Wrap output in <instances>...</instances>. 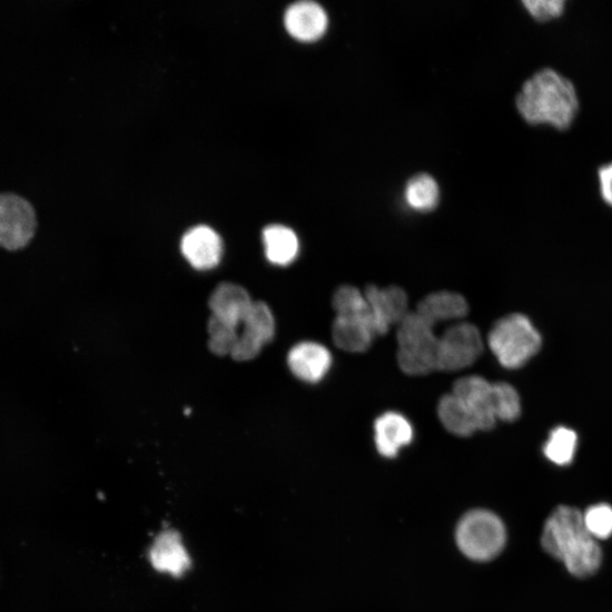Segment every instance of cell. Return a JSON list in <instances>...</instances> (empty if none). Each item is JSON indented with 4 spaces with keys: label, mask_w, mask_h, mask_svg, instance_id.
Segmentation results:
<instances>
[{
    "label": "cell",
    "mask_w": 612,
    "mask_h": 612,
    "mask_svg": "<svg viewBox=\"0 0 612 612\" xmlns=\"http://www.w3.org/2000/svg\"><path fill=\"white\" fill-rule=\"evenodd\" d=\"M516 107L530 126L567 130L580 106L574 85L560 72L543 69L523 85Z\"/></svg>",
    "instance_id": "1"
},
{
    "label": "cell",
    "mask_w": 612,
    "mask_h": 612,
    "mask_svg": "<svg viewBox=\"0 0 612 612\" xmlns=\"http://www.w3.org/2000/svg\"><path fill=\"white\" fill-rule=\"evenodd\" d=\"M397 362L401 371L413 377L438 371L440 338L435 326L416 313H409L398 325Z\"/></svg>",
    "instance_id": "2"
},
{
    "label": "cell",
    "mask_w": 612,
    "mask_h": 612,
    "mask_svg": "<svg viewBox=\"0 0 612 612\" xmlns=\"http://www.w3.org/2000/svg\"><path fill=\"white\" fill-rule=\"evenodd\" d=\"M487 345L506 369L516 371L540 351L542 339L527 317L514 314L495 324Z\"/></svg>",
    "instance_id": "3"
},
{
    "label": "cell",
    "mask_w": 612,
    "mask_h": 612,
    "mask_svg": "<svg viewBox=\"0 0 612 612\" xmlns=\"http://www.w3.org/2000/svg\"><path fill=\"white\" fill-rule=\"evenodd\" d=\"M507 533L502 520L492 512L467 513L458 523L456 542L462 553L474 562L496 559L506 544Z\"/></svg>",
    "instance_id": "4"
},
{
    "label": "cell",
    "mask_w": 612,
    "mask_h": 612,
    "mask_svg": "<svg viewBox=\"0 0 612 612\" xmlns=\"http://www.w3.org/2000/svg\"><path fill=\"white\" fill-rule=\"evenodd\" d=\"M592 537L585 527L583 514L563 506L546 520L541 543L547 555L564 562Z\"/></svg>",
    "instance_id": "5"
},
{
    "label": "cell",
    "mask_w": 612,
    "mask_h": 612,
    "mask_svg": "<svg viewBox=\"0 0 612 612\" xmlns=\"http://www.w3.org/2000/svg\"><path fill=\"white\" fill-rule=\"evenodd\" d=\"M483 352V339L476 326L461 323L440 338L438 371L455 373L473 365Z\"/></svg>",
    "instance_id": "6"
},
{
    "label": "cell",
    "mask_w": 612,
    "mask_h": 612,
    "mask_svg": "<svg viewBox=\"0 0 612 612\" xmlns=\"http://www.w3.org/2000/svg\"><path fill=\"white\" fill-rule=\"evenodd\" d=\"M37 217L33 207L16 195H0V247L18 251L34 236Z\"/></svg>",
    "instance_id": "7"
},
{
    "label": "cell",
    "mask_w": 612,
    "mask_h": 612,
    "mask_svg": "<svg viewBox=\"0 0 612 612\" xmlns=\"http://www.w3.org/2000/svg\"><path fill=\"white\" fill-rule=\"evenodd\" d=\"M275 334L276 323L269 306L264 302H254L247 318L241 324L231 357L239 362L256 358L263 347L274 339Z\"/></svg>",
    "instance_id": "8"
},
{
    "label": "cell",
    "mask_w": 612,
    "mask_h": 612,
    "mask_svg": "<svg viewBox=\"0 0 612 612\" xmlns=\"http://www.w3.org/2000/svg\"><path fill=\"white\" fill-rule=\"evenodd\" d=\"M468 409L477 432H488L497 423L494 403V384L482 377L470 376L458 379L453 393Z\"/></svg>",
    "instance_id": "9"
},
{
    "label": "cell",
    "mask_w": 612,
    "mask_h": 612,
    "mask_svg": "<svg viewBox=\"0 0 612 612\" xmlns=\"http://www.w3.org/2000/svg\"><path fill=\"white\" fill-rule=\"evenodd\" d=\"M369 304L377 336L386 335L394 325H399L408 313V297L397 286L381 288L372 285L364 292Z\"/></svg>",
    "instance_id": "10"
},
{
    "label": "cell",
    "mask_w": 612,
    "mask_h": 612,
    "mask_svg": "<svg viewBox=\"0 0 612 612\" xmlns=\"http://www.w3.org/2000/svg\"><path fill=\"white\" fill-rule=\"evenodd\" d=\"M287 364L292 374L299 381L318 384L325 379L333 365L329 349L315 342H303L288 353Z\"/></svg>",
    "instance_id": "11"
},
{
    "label": "cell",
    "mask_w": 612,
    "mask_h": 612,
    "mask_svg": "<svg viewBox=\"0 0 612 612\" xmlns=\"http://www.w3.org/2000/svg\"><path fill=\"white\" fill-rule=\"evenodd\" d=\"M180 250L195 269L210 270L221 260L223 240L216 230L201 225L182 236Z\"/></svg>",
    "instance_id": "12"
},
{
    "label": "cell",
    "mask_w": 612,
    "mask_h": 612,
    "mask_svg": "<svg viewBox=\"0 0 612 612\" xmlns=\"http://www.w3.org/2000/svg\"><path fill=\"white\" fill-rule=\"evenodd\" d=\"M284 22L287 32L300 42L319 40L328 28L325 10L308 0L290 6L286 10Z\"/></svg>",
    "instance_id": "13"
},
{
    "label": "cell",
    "mask_w": 612,
    "mask_h": 612,
    "mask_svg": "<svg viewBox=\"0 0 612 612\" xmlns=\"http://www.w3.org/2000/svg\"><path fill=\"white\" fill-rule=\"evenodd\" d=\"M253 304L247 289L229 283L219 285L209 300L213 317L237 329H240Z\"/></svg>",
    "instance_id": "14"
},
{
    "label": "cell",
    "mask_w": 612,
    "mask_h": 612,
    "mask_svg": "<svg viewBox=\"0 0 612 612\" xmlns=\"http://www.w3.org/2000/svg\"><path fill=\"white\" fill-rule=\"evenodd\" d=\"M150 562L155 570L180 578L191 567V559L184 546L179 533L167 530L160 533L151 549Z\"/></svg>",
    "instance_id": "15"
},
{
    "label": "cell",
    "mask_w": 612,
    "mask_h": 612,
    "mask_svg": "<svg viewBox=\"0 0 612 612\" xmlns=\"http://www.w3.org/2000/svg\"><path fill=\"white\" fill-rule=\"evenodd\" d=\"M414 438L411 422L397 412H387L375 422V443L379 454L395 458Z\"/></svg>",
    "instance_id": "16"
},
{
    "label": "cell",
    "mask_w": 612,
    "mask_h": 612,
    "mask_svg": "<svg viewBox=\"0 0 612 612\" xmlns=\"http://www.w3.org/2000/svg\"><path fill=\"white\" fill-rule=\"evenodd\" d=\"M416 314L436 327L438 323L461 320L468 314V304L458 293L442 290L425 296Z\"/></svg>",
    "instance_id": "17"
},
{
    "label": "cell",
    "mask_w": 612,
    "mask_h": 612,
    "mask_svg": "<svg viewBox=\"0 0 612 612\" xmlns=\"http://www.w3.org/2000/svg\"><path fill=\"white\" fill-rule=\"evenodd\" d=\"M332 334L338 348L355 354L367 351L377 336L371 319L337 316L333 324Z\"/></svg>",
    "instance_id": "18"
},
{
    "label": "cell",
    "mask_w": 612,
    "mask_h": 612,
    "mask_svg": "<svg viewBox=\"0 0 612 612\" xmlns=\"http://www.w3.org/2000/svg\"><path fill=\"white\" fill-rule=\"evenodd\" d=\"M263 239L267 259L273 265L285 267L297 258L299 243L293 229L282 225H272L265 228Z\"/></svg>",
    "instance_id": "19"
},
{
    "label": "cell",
    "mask_w": 612,
    "mask_h": 612,
    "mask_svg": "<svg viewBox=\"0 0 612 612\" xmlns=\"http://www.w3.org/2000/svg\"><path fill=\"white\" fill-rule=\"evenodd\" d=\"M438 416L446 431L454 436L471 437L477 432L473 416L454 394L441 398Z\"/></svg>",
    "instance_id": "20"
},
{
    "label": "cell",
    "mask_w": 612,
    "mask_h": 612,
    "mask_svg": "<svg viewBox=\"0 0 612 612\" xmlns=\"http://www.w3.org/2000/svg\"><path fill=\"white\" fill-rule=\"evenodd\" d=\"M405 199L417 211L434 210L440 203V187L434 177L421 174L413 177L405 189Z\"/></svg>",
    "instance_id": "21"
},
{
    "label": "cell",
    "mask_w": 612,
    "mask_h": 612,
    "mask_svg": "<svg viewBox=\"0 0 612 612\" xmlns=\"http://www.w3.org/2000/svg\"><path fill=\"white\" fill-rule=\"evenodd\" d=\"M576 448V433L566 426H559L551 432L543 453L549 461L564 466L573 462Z\"/></svg>",
    "instance_id": "22"
},
{
    "label": "cell",
    "mask_w": 612,
    "mask_h": 612,
    "mask_svg": "<svg viewBox=\"0 0 612 612\" xmlns=\"http://www.w3.org/2000/svg\"><path fill=\"white\" fill-rule=\"evenodd\" d=\"M333 308L337 317H358L373 322L369 304H367L364 293L353 286L345 285L335 292Z\"/></svg>",
    "instance_id": "23"
},
{
    "label": "cell",
    "mask_w": 612,
    "mask_h": 612,
    "mask_svg": "<svg viewBox=\"0 0 612 612\" xmlns=\"http://www.w3.org/2000/svg\"><path fill=\"white\" fill-rule=\"evenodd\" d=\"M494 403L497 419L514 422L521 415V398L516 389L507 383L494 384Z\"/></svg>",
    "instance_id": "24"
},
{
    "label": "cell",
    "mask_w": 612,
    "mask_h": 612,
    "mask_svg": "<svg viewBox=\"0 0 612 612\" xmlns=\"http://www.w3.org/2000/svg\"><path fill=\"white\" fill-rule=\"evenodd\" d=\"M209 348L218 356L230 355L239 336V329L213 317L208 323Z\"/></svg>",
    "instance_id": "25"
},
{
    "label": "cell",
    "mask_w": 612,
    "mask_h": 612,
    "mask_svg": "<svg viewBox=\"0 0 612 612\" xmlns=\"http://www.w3.org/2000/svg\"><path fill=\"white\" fill-rule=\"evenodd\" d=\"M584 524L595 540L612 535V509L605 504L590 507L584 514Z\"/></svg>",
    "instance_id": "26"
},
{
    "label": "cell",
    "mask_w": 612,
    "mask_h": 612,
    "mask_svg": "<svg viewBox=\"0 0 612 612\" xmlns=\"http://www.w3.org/2000/svg\"><path fill=\"white\" fill-rule=\"evenodd\" d=\"M524 8L539 22L559 19L565 11L564 0H525Z\"/></svg>",
    "instance_id": "27"
},
{
    "label": "cell",
    "mask_w": 612,
    "mask_h": 612,
    "mask_svg": "<svg viewBox=\"0 0 612 612\" xmlns=\"http://www.w3.org/2000/svg\"><path fill=\"white\" fill-rule=\"evenodd\" d=\"M598 177L601 197L612 208V162L601 166Z\"/></svg>",
    "instance_id": "28"
}]
</instances>
